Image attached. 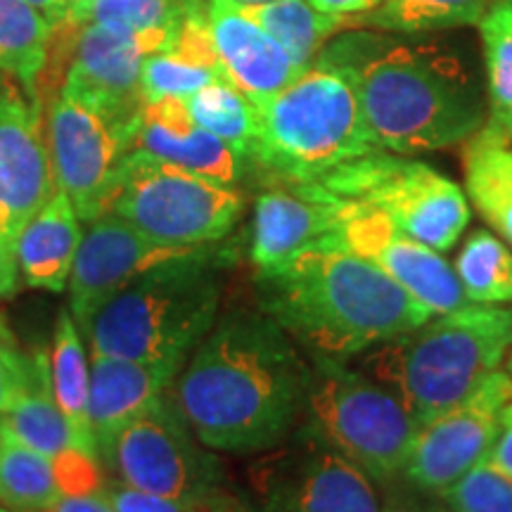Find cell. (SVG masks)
Listing matches in <instances>:
<instances>
[{
    "instance_id": "obj_1",
    "label": "cell",
    "mask_w": 512,
    "mask_h": 512,
    "mask_svg": "<svg viewBox=\"0 0 512 512\" xmlns=\"http://www.w3.org/2000/svg\"><path fill=\"white\" fill-rule=\"evenodd\" d=\"M311 361L259 306L221 311L171 382L169 401L214 453L278 451L306 418Z\"/></svg>"
},
{
    "instance_id": "obj_2",
    "label": "cell",
    "mask_w": 512,
    "mask_h": 512,
    "mask_svg": "<svg viewBox=\"0 0 512 512\" xmlns=\"http://www.w3.org/2000/svg\"><path fill=\"white\" fill-rule=\"evenodd\" d=\"M318 60L349 74L377 150H446L486 124L489 107L477 69L444 43L361 31L335 38Z\"/></svg>"
},
{
    "instance_id": "obj_3",
    "label": "cell",
    "mask_w": 512,
    "mask_h": 512,
    "mask_svg": "<svg viewBox=\"0 0 512 512\" xmlns=\"http://www.w3.org/2000/svg\"><path fill=\"white\" fill-rule=\"evenodd\" d=\"M256 306L306 356L356 361L377 344L432 318L418 299L349 249H306L256 271Z\"/></svg>"
},
{
    "instance_id": "obj_4",
    "label": "cell",
    "mask_w": 512,
    "mask_h": 512,
    "mask_svg": "<svg viewBox=\"0 0 512 512\" xmlns=\"http://www.w3.org/2000/svg\"><path fill=\"white\" fill-rule=\"evenodd\" d=\"M223 261L195 247L138 275L112 297L83 339L91 354L171 366L181 373L221 313Z\"/></svg>"
},
{
    "instance_id": "obj_5",
    "label": "cell",
    "mask_w": 512,
    "mask_h": 512,
    "mask_svg": "<svg viewBox=\"0 0 512 512\" xmlns=\"http://www.w3.org/2000/svg\"><path fill=\"white\" fill-rule=\"evenodd\" d=\"M512 354V309L467 304L358 356V368L427 422L470 394Z\"/></svg>"
},
{
    "instance_id": "obj_6",
    "label": "cell",
    "mask_w": 512,
    "mask_h": 512,
    "mask_svg": "<svg viewBox=\"0 0 512 512\" xmlns=\"http://www.w3.org/2000/svg\"><path fill=\"white\" fill-rule=\"evenodd\" d=\"M259 110L249 162L278 183H313L377 152L349 74L316 60Z\"/></svg>"
},
{
    "instance_id": "obj_7",
    "label": "cell",
    "mask_w": 512,
    "mask_h": 512,
    "mask_svg": "<svg viewBox=\"0 0 512 512\" xmlns=\"http://www.w3.org/2000/svg\"><path fill=\"white\" fill-rule=\"evenodd\" d=\"M309 361L306 425L380 486L399 482L418 432L408 408L351 361L325 356H309Z\"/></svg>"
},
{
    "instance_id": "obj_8",
    "label": "cell",
    "mask_w": 512,
    "mask_h": 512,
    "mask_svg": "<svg viewBox=\"0 0 512 512\" xmlns=\"http://www.w3.org/2000/svg\"><path fill=\"white\" fill-rule=\"evenodd\" d=\"M242 209L238 188L131 150L117 169L107 211L159 245L209 247L233 233Z\"/></svg>"
},
{
    "instance_id": "obj_9",
    "label": "cell",
    "mask_w": 512,
    "mask_h": 512,
    "mask_svg": "<svg viewBox=\"0 0 512 512\" xmlns=\"http://www.w3.org/2000/svg\"><path fill=\"white\" fill-rule=\"evenodd\" d=\"M313 183L380 211L403 233L441 254L456 247L470 223V204L458 183L430 164L394 152H370Z\"/></svg>"
},
{
    "instance_id": "obj_10",
    "label": "cell",
    "mask_w": 512,
    "mask_h": 512,
    "mask_svg": "<svg viewBox=\"0 0 512 512\" xmlns=\"http://www.w3.org/2000/svg\"><path fill=\"white\" fill-rule=\"evenodd\" d=\"M112 482L190 505H209L228 494L216 453L192 434L169 396L138 415L98 448Z\"/></svg>"
},
{
    "instance_id": "obj_11",
    "label": "cell",
    "mask_w": 512,
    "mask_h": 512,
    "mask_svg": "<svg viewBox=\"0 0 512 512\" xmlns=\"http://www.w3.org/2000/svg\"><path fill=\"white\" fill-rule=\"evenodd\" d=\"M256 479L259 512H382L373 477L306 422Z\"/></svg>"
},
{
    "instance_id": "obj_12",
    "label": "cell",
    "mask_w": 512,
    "mask_h": 512,
    "mask_svg": "<svg viewBox=\"0 0 512 512\" xmlns=\"http://www.w3.org/2000/svg\"><path fill=\"white\" fill-rule=\"evenodd\" d=\"M510 399L512 377L498 368L458 403L422 422L399 482L441 498L470 467L489 456Z\"/></svg>"
},
{
    "instance_id": "obj_13",
    "label": "cell",
    "mask_w": 512,
    "mask_h": 512,
    "mask_svg": "<svg viewBox=\"0 0 512 512\" xmlns=\"http://www.w3.org/2000/svg\"><path fill=\"white\" fill-rule=\"evenodd\" d=\"M46 138L57 190L69 197L81 223L107 214L128 133L91 102L62 93L50 105Z\"/></svg>"
},
{
    "instance_id": "obj_14",
    "label": "cell",
    "mask_w": 512,
    "mask_h": 512,
    "mask_svg": "<svg viewBox=\"0 0 512 512\" xmlns=\"http://www.w3.org/2000/svg\"><path fill=\"white\" fill-rule=\"evenodd\" d=\"M176 29H126L119 24H83L62 93L91 102L128 133L143 110L140 69L147 55L169 48Z\"/></svg>"
},
{
    "instance_id": "obj_15",
    "label": "cell",
    "mask_w": 512,
    "mask_h": 512,
    "mask_svg": "<svg viewBox=\"0 0 512 512\" xmlns=\"http://www.w3.org/2000/svg\"><path fill=\"white\" fill-rule=\"evenodd\" d=\"M339 245L387 273L432 316L472 304L465 297L456 268L448 264L444 254L403 233L387 216L366 204L347 200Z\"/></svg>"
},
{
    "instance_id": "obj_16",
    "label": "cell",
    "mask_w": 512,
    "mask_h": 512,
    "mask_svg": "<svg viewBox=\"0 0 512 512\" xmlns=\"http://www.w3.org/2000/svg\"><path fill=\"white\" fill-rule=\"evenodd\" d=\"M188 249L195 247L159 245L112 211L88 223L67 283L69 311L81 335H86L102 306L128 283Z\"/></svg>"
},
{
    "instance_id": "obj_17",
    "label": "cell",
    "mask_w": 512,
    "mask_h": 512,
    "mask_svg": "<svg viewBox=\"0 0 512 512\" xmlns=\"http://www.w3.org/2000/svg\"><path fill=\"white\" fill-rule=\"evenodd\" d=\"M57 192L38 95L0 83V221L12 235Z\"/></svg>"
},
{
    "instance_id": "obj_18",
    "label": "cell",
    "mask_w": 512,
    "mask_h": 512,
    "mask_svg": "<svg viewBox=\"0 0 512 512\" xmlns=\"http://www.w3.org/2000/svg\"><path fill=\"white\" fill-rule=\"evenodd\" d=\"M347 200L320 183H280L254 202L249 228V261L256 271L285 264L306 249L339 245Z\"/></svg>"
},
{
    "instance_id": "obj_19",
    "label": "cell",
    "mask_w": 512,
    "mask_h": 512,
    "mask_svg": "<svg viewBox=\"0 0 512 512\" xmlns=\"http://www.w3.org/2000/svg\"><path fill=\"white\" fill-rule=\"evenodd\" d=\"M138 150L221 185L238 188L249 159L192 119L183 98L143 105L128 152Z\"/></svg>"
},
{
    "instance_id": "obj_20",
    "label": "cell",
    "mask_w": 512,
    "mask_h": 512,
    "mask_svg": "<svg viewBox=\"0 0 512 512\" xmlns=\"http://www.w3.org/2000/svg\"><path fill=\"white\" fill-rule=\"evenodd\" d=\"M207 15L223 79L256 107L266 105L306 72L273 36L228 0H209Z\"/></svg>"
},
{
    "instance_id": "obj_21",
    "label": "cell",
    "mask_w": 512,
    "mask_h": 512,
    "mask_svg": "<svg viewBox=\"0 0 512 512\" xmlns=\"http://www.w3.org/2000/svg\"><path fill=\"white\" fill-rule=\"evenodd\" d=\"M91 356L88 420H91L95 448H100L121 427L162 401L178 370L102 354Z\"/></svg>"
},
{
    "instance_id": "obj_22",
    "label": "cell",
    "mask_w": 512,
    "mask_h": 512,
    "mask_svg": "<svg viewBox=\"0 0 512 512\" xmlns=\"http://www.w3.org/2000/svg\"><path fill=\"white\" fill-rule=\"evenodd\" d=\"M83 238L81 219L69 197L57 190L46 207L31 216L17 235L19 278L46 292L67 290L76 252Z\"/></svg>"
},
{
    "instance_id": "obj_23",
    "label": "cell",
    "mask_w": 512,
    "mask_h": 512,
    "mask_svg": "<svg viewBox=\"0 0 512 512\" xmlns=\"http://www.w3.org/2000/svg\"><path fill=\"white\" fill-rule=\"evenodd\" d=\"M50 382L57 406L72 427L76 451L98 458V448L88 420L91 401V370H88L83 335L72 311L62 309L55 320L53 351H50Z\"/></svg>"
},
{
    "instance_id": "obj_24",
    "label": "cell",
    "mask_w": 512,
    "mask_h": 512,
    "mask_svg": "<svg viewBox=\"0 0 512 512\" xmlns=\"http://www.w3.org/2000/svg\"><path fill=\"white\" fill-rule=\"evenodd\" d=\"M465 190L482 219L512 245V143L479 131L463 150Z\"/></svg>"
},
{
    "instance_id": "obj_25",
    "label": "cell",
    "mask_w": 512,
    "mask_h": 512,
    "mask_svg": "<svg viewBox=\"0 0 512 512\" xmlns=\"http://www.w3.org/2000/svg\"><path fill=\"white\" fill-rule=\"evenodd\" d=\"M38 373L27 394L12 403L10 411L0 415V425L8 437L22 441L43 456L60 460L76 451L72 427L57 406L50 382V356L46 351L36 354Z\"/></svg>"
},
{
    "instance_id": "obj_26",
    "label": "cell",
    "mask_w": 512,
    "mask_h": 512,
    "mask_svg": "<svg viewBox=\"0 0 512 512\" xmlns=\"http://www.w3.org/2000/svg\"><path fill=\"white\" fill-rule=\"evenodd\" d=\"M238 10L254 19L304 69H309L318 60L320 50L328 46L330 36L351 24L347 17L325 15L316 10L309 0H271V3L245 5Z\"/></svg>"
},
{
    "instance_id": "obj_27",
    "label": "cell",
    "mask_w": 512,
    "mask_h": 512,
    "mask_svg": "<svg viewBox=\"0 0 512 512\" xmlns=\"http://www.w3.org/2000/svg\"><path fill=\"white\" fill-rule=\"evenodd\" d=\"M486 67V124L482 131L512 143V0H496L479 19Z\"/></svg>"
},
{
    "instance_id": "obj_28",
    "label": "cell",
    "mask_w": 512,
    "mask_h": 512,
    "mask_svg": "<svg viewBox=\"0 0 512 512\" xmlns=\"http://www.w3.org/2000/svg\"><path fill=\"white\" fill-rule=\"evenodd\" d=\"M50 22L29 0H0V72L15 76L24 91L36 95L46 72Z\"/></svg>"
},
{
    "instance_id": "obj_29",
    "label": "cell",
    "mask_w": 512,
    "mask_h": 512,
    "mask_svg": "<svg viewBox=\"0 0 512 512\" xmlns=\"http://www.w3.org/2000/svg\"><path fill=\"white\" fill-rule=\"evenodd\" d=\"M64 494L55 460L5 434L0 446V503L12 512H38Z\"/></svg>"
},
{
    "instance_id": "obj_30",
    "label": "cell",
    "mask_w": 512,
    "mask_h": 512,
    "mask_svg": "<svg viewBox=\"0 0 512 512\" xmlns=\"http://www.w3.org/2000/svg\"><path fill=\"white\" fill-rule=\"evenodd\" d=\"M453 268L472 304H512V252L498 235L472 230Z\"/></svg>"
},
{
    "instance_id": "obj_31",
    "label": "cell",
    "mask_w": 512,
    "mask_h": 512,
    "mask_svg": "<svg viewBox=\"0 0 512 512\" xmlns=\"http://www.w3.org/2000/svg\"><path fill=\"white\" fill-rule=\"evenodd\" d=\"M192 119L249 159L259 133V110L233 83L219 79L185 98Z\"/></svg>"
},
{
    "instance_id": "obj_32",
    "label": "cell",
    "mask_w": 512,
    "mask_h": 512,
    "mask_svg": "<svg viewBox=\"0 0 512 512\" xmlns=\"http://www.w3.org/2000/svg\"><path fill=\"white\" fill-rule=\"evenodd\" d=\"M494 0H384L363 24L396 34L458 29L479 24Z\"/></svg>"
},
{
    "instance_id": "obj_33",
    "label": "cell",
    "mask_w": 512,
    "mask_h": 512,
    "mask_svg": "<svg viewBox=\"0 0 512 512\" xmlns=\"http://www.w3.org/2000/svg\"><path fill=\"white\" fill-rule=\"evenodd\" d=\"M207 12L204 0H74L67 24H119L126 29H178Z\"/></svg>"
},
{
    "instance_id": "obj_34",
    "label": "cell",
    "mask_w": 512,
    "mask_h": 512,
    "mask_svg": "<svg viewBox=\"0 0 512 512\" xmlns=\"http://www.w3.org/2000/svg\"><path fill=\"white\" fill-rule=\"evenodd\" d=\"M219 79H223L219 69L204 67L174 50H159V53L147 55L140 69V98H143V105L164 98L185 100Z\"/></svg>"
},
{
    "instance_id": "obj_35",
    "label": "cell",
    "mask_w": 512,
    "mask_h": 512,
    "mask_svg": "<svg viewBox=\"0 0 512 512\" xmlns=\"http://www.w3.org/2000/svg\"><path fill=\"white\" fill-rule=\"evenodd\" d=\"M451 512H512V475L484 456L441 494Z\"/></svg>"
},
{
    "instance_id": "obj_36",
    "label": "cell",
    "mask_w": 512,
    "mask_h": 512,
    "mask_svg": "<svg viewBox=\"0 0 512 512\" xmlns=\"http://www.w3.org/2000/svg\"><path fill=\"white\" fill-rule=\"evenodd\" d=\"M36 356L29 358L17 347V339L0 316V415L10 411L19 396L27 394L36 382Z\"/></svg>"
},
{
    "instance_id": "obj_37",
    "label": "cell",
    "mask_w": 512,
    "mask_h": 512,
    "mask_svg": "<svg viewBox=\"0 0 512 512\" xmlns=\"http://www.w3.org/2000/svg\"><path fill=\"white\" fill-rule=\"evenodd\" d=\"M107 501H110L114 512H209V505H190L174 501V498H164L147 494V491L133 489V486L119 484V482H107L102 484Z\"/></svg>"
},
{
    "instance_id": "obj_38",
    "label": "cell",
    "mask_w": 512,
    "mask_h": 512,
    "mask_svg": "<svg viewBox=\"0 0 512 512\" xmlns=\"http://www.w3.org/2000/svg\"><path fill=\"white\" fill-rule=\"evenodd\" d=\"M19 285L17 238L0 221V302L10 299Z\"/></svg>"
},
{
    "instance_id": "obj_39",
    "label": "cell",
    "mask_w": 512,
    "mask_h": 512,
    "mask_svg": "<svg viewBox=\"0 0 512 512\" xmlns=\"http://www.w3.org/2000/svg\"><path fill=\"white\" fill-rule=\"evenodd\" d=\"M38 512H114L110 501H107L105 491H83V494H64L60 501L50 505L46 510Z\"/></svg>"
},
{
    "instance_id": "obj_40",
    "label": "cell",
    "mask_w": 512,
    "mask_h": 512,
    "mask_svg": "<svg viewBox=\"0 0 512 512\" xmlns=\"http://www.w3.org/2000/svg\"><path fill=\"white\" fill-rule=\"evenodd\" d=\"M508 373L512 377V354L508 356ZM491 458L512 475V399L505 403L501 413V425H498L494 448H491Z\"/></svg>"
},
{
    "instance_id": "obj_41",
    "label": "cell",
    "mask_w": 512,
    "mask_h": 512,
    "mask_svg": "<svg viewBox=\"0 0 512 512\" xmlns=\"http://www.w3.org/2000/svg\"><path fill=\"white\" fill-rule=\"evenodd\" d=\"M415 496H389L382 505V512H448L446 503L439 496L422 494L415 491Z\"/></svg>"
},
{
    "instance_id": "obj_42",
    "label": "cell",
    "mask_w": 512,
    "mask_h": 512,
    "mask_svg": "<svg viewBox=\"0 0 512 512\" xmlns=\"http://www.w3.org/2000/svg\"><path fill=\"white\" fill-rule=\"evenodd\" d=\"M313 8L325 12V15H363V12L375 10L384 0H309Z\"/></svg>"
},
{
    "instance_id": "obj_43",
    "label": "cell",
    "mask_w": 512,
    "mask_h": 512,
    "mask_svg": "<svg viewBox=\"0 0 512 512\" xmlns=\"http://www.w3.org/2000/svg\"><path fill=\"white\" fill-rule=\"evenodd\" d=\"M29 3L46 15L53 29L64 27V24H67L69 10H72V0H29Z\"/></svg>"
},
{
    "instance_id": "obj_44",
    "label": "cell",
    "mask_w": 512,
    "mask_h": 512,
    "mask_svg": "<svg viewBox=\"0 0 512 512\" xmlns=\"http://www.w3.org/2000/svg\"><path fill=\"white\" fill-rule=\"evenodd\" d=\"M209 512H259V510H254L252 505H247L242 498L235 496L233 491H228V494H223L221 498H216V501L211 503Z\"/></svg>"
},
{
    "instance_id": "obj_45",
    "label": "cell",
    "mask_w": 512,
    "mask_h": 512,
    "mask_svg": "<svg viewBox=\"0 0 512 512\" xmlns=\"http://www.w3.org/2000/svg\"><path fill=\"white\" fill-rule=\"evenodd\" d=\"M230 5H238V8H245V5H261V3H271V0H228Z\"/></svg>"
},
{
    "instance_id": "obj_46",
    "label": "cell",
    "mask_w": 512,
    "mask_h": 512,
    "mask_svg": "<svg viewBox=\"0 0 512 512\" xmlns=\"http://www.w3.org/2000/svg\"><path fill=\"white\" fill-rule=\"evenodd\" d=\"M3 441H5V432H3V425H0V446H3Z\"/></svg>"
},
{
    "instance_id": "obj_47",
    "label": "cell",
    "mask_w": 512,
    "mask_h": 512,
    "mask_svg": "<svg viewBox=\"0 0 512 512\" xmlns=\"http://www.w3.org/2000/svg\"><path fill=\"white\" fill-rule=\"evenodd\" d=\"M0 512H12V510H8L3 503H0Z\"/></svg>"
},
{
    "instance_id": "obj_48",
    "label": "cell",
    "mask_w": 512,
    "mask_h": 512,
    "mask_svg": "<svg viewBox=\"0 0 512 512\" xmlns=\"http://www.w3.org/2000/svg\"><path fill=\"white\" fill-rule=\"evenodd\" d=\"M0 83H3V79H0Z\"/></svg>"
},
{
    "instance_id": "obj_49",
    "label": "cell",
    "mask_w": 512,
    "mask_h": 512,
    "mask_svg": "<svg viewBox=\"0 0 512 512\" xmlns=\"http://www.w3.org/2000/svg\"><path fill=\"white\" fill-rule=\"evenodd\" d=\"M72 3H74V0H72Z\"/></svg>"
},
{
    "instance_id": "obj_50",
    "label": "cell",
    "mask_w": 512,
    "mask_h": 512,
    "mask_svg": "<svg viewBox=\"0 0 512 512\" xmlns=\"http://www.w3.org/2000/svg\"><path fill=\"white\" fill-rule=\"evenodd\" d=\"M448 512H451V510H448Z\"/></svg>"
}]
</instances>
